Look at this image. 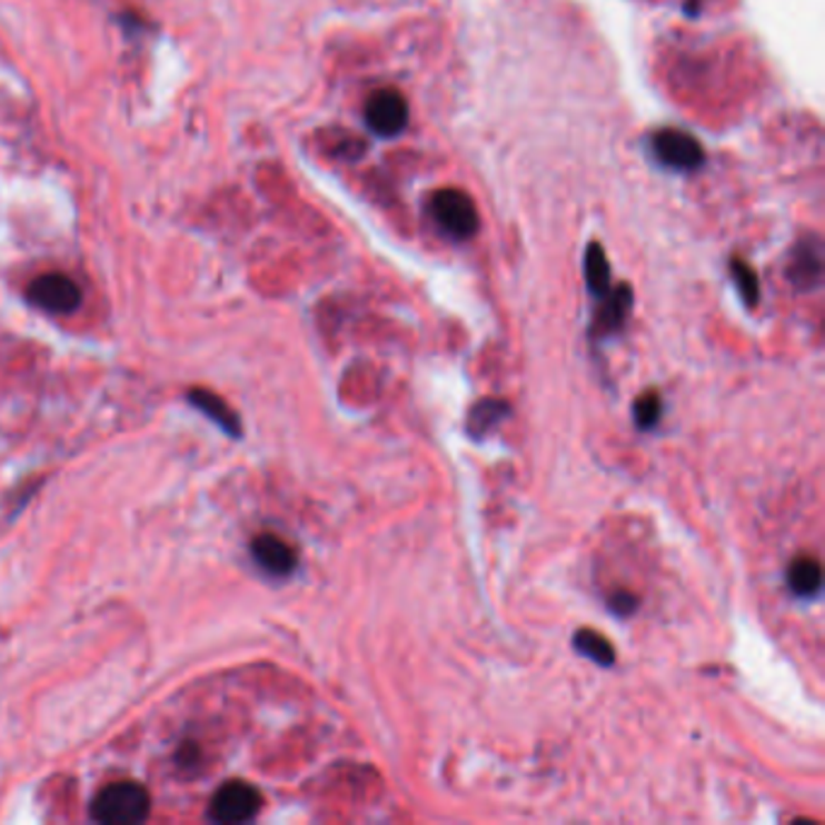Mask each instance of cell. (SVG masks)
<instances>
[{
	"label": "cell",
	"instance_id": "cell-17",
	"mask_svg": "<svg viewBox=\"0 0 825 825\" xmlns=\"http://www.w3.org/2000/svg\"><path fill=\"white\" fill-rule=\"evenodd\" d=\"M608 608L620 615V617H627V615H635V610L639 608V598L632 596L629 590H617V594H613L608 598Z\"/></svg>",
	"mask_w": 825,
	"mask_h": 825
},
{
	"label": "cell",
	"instance_id": "cell-7",
	"mask_svg": "<svg viewBox=\"0 0 825 825\" xmlns=\"http://www.w3.org/2000/svg\"><path fill=\"white\" fill-rule=\"evenodd\" d=\"M252 557L257 559L259 567L274 576H288L298 564L294 547L269 533L259 535V538L252 540Z\"/></svg>",
	"mask_w": 825,
	"mask_h": 825
},
{
	"label": "cell",
	"instance_id": "cell-8",
	"mask_svg": "<svg viewBox=\"0 0 825 825\" xmlns=\"http://www.w3.org/2000/svg\"><path fill=\"white\" fill-rule=\"evenodd\" d=\"M603 298H605V302H603L598 315H596L594 327H590V335H594L596 339L615 335L617 329H620L625 325L627 312L632 308V291H629V288L625 284L617 286L615 291L610 288V291L605 294Z\"/></svg>",
	"mask_w": 825,
	"mask_h": 825
},
{
	"label": "cell",
	"instance_id": "cell-4",
	"mask_svg": "<svg viewBox=\"0 0 825 825\" xmlns=\"http://www.w3.org/2000/svg\"><path fill=\"white\" fill-rule=\"evenodd\" d=\"M409 119L407 100L392 88H382L370 95L366 102V123L380 136L402 133Z\"/></svg>",
	"mask_w": 825,
	"mask_h": 825
},
{
	"label": "cell",
	"instance_id": "cell-10",
	"mask_svg": "<svg viewBox=\"0 0 825 825\" xmlns=\"http://www.w3.org/2000/svg\"><path fill=\"white\" fill-rule=\"evenodd\" d=\"M789 586L796 596L811 598L816 596L823 586L821 564L814 557H799L789 567Z\"/></svg>",
	"mask_w": 825,
	"mask_h": 825
},
{
	"label": "cell",
	"instance_id": "cell-3",
	"mask_svg": "<svg viewBox=\"0 0 825 825\" xmlns=\"http://www.w3.org/2000/svg\"><path fill=\"white\" fill-rule=\"evenodd\" d=\"M431 213L446 232L456 238H470L479 226L473 199L458 189H441L431 197Z\"/></svg>",
	"mask_w": 825,
	"mask_h": 825
},
{
	"label": "cell",
	"instance_id": "cell-9",
	"mask_svg": "<svg viewBox=\"0 0 825 825\" xmlns=\"http://www.w3.org/2000/svg\"><path fill=\"white\" fill-rule=\"evenodd\" d=\"M508 415H511V405L504 400H483L477 402L470 409V417H467V434H470L475 441L487 436L494 426L504 421Z\"/></svg>",
	"mask_w": 825,
	"mask_h": 825
},
{
	"label": "cell",
	"instance_id": "cell-2",
	"mask_svg": "<svg viewBox=\"0 0 825 825\" xmlns=\"http://www.w3.org/2000/svg\"><path fill=\"white\" fill-rule=\"evenodd\" d=\"M27 300L37 306L39 310H47L53 315H71L80 308V288L78 284L66 277V274H44L37 277L30 288H27Z\"/></svg>",
	"mask_w": 825,
	"mask_h": 825
},
{
	"label": "cell",
	"instance_id": "cell-12",
	"mask_svg": "<svg viewBox=\"0 0 825 825\" xmlns=\"http://www.w3.org/2000/svg\"><path fill=\"white\" fill-rule=\"evenodd\" d=\"M586 281H588L590 294H596L598 298H603L605 294L610 291V265H608V257H605L603 247L598 242L588 245Z\"/></svg>",
	"mask_w": 825,
	"mask_h": 825
},
{
	"label": "cell",
	"instance_id": "cell-5",
	"mask_svg": "<svg viewBox=\"0 0 825 825\" xmlns=\"http://www.w3.org/2000/svg\"><path fill=\"white\" fill-rule=\"evenodd\" d=\"M654 153L668 168L697 170L705 162V148L695 136L678 129H662L654 133Z\"/></svg>",
	"mask_w": 825,
	"mask_h": 825
},
{
	"label": "cell",
	"instance_id": "cell-11",
	"mask_svg": "<svg viewBox=\"0 0 825 825\" xmlns=\"http://www.w3.org/2000/svg\"><path fill=\"white\" fill-rule=\"evenodd\" d=\"M189 402L195 405V407H199L203 411V415H209L213 421L221 424L230 436H238L240 434L238 415L221 400V397H216V395L206 392V390H191L189 392Z\"/></svg>",
	"mask_w": 825,
	"mask_h": 825
},
{
	"label": "cell",
	"instance_id": "cell-15",
	"mask_svg": "<svg viewBox=\"0 0 825 825\" xmlns=\"http://www.w3.org/2000/svg\"><path fill=\"white\" fill-rule=\"evenodd\" d=\"M732 269H734V279H736V284H738L740 296H744L746 306L753 308L755 302H758V298H761L758 277H755V271H753L746 262H740V259H734Z\"/></svg>",
	"mask_w": 825,
	"mask_h": 825
},
{
	"label": "cell",
	"instance_id": "cell-13",
	"mask_svg": "<svg viewBox=\"0 0 825 825\" xmlns=\"http://www.w3.org/2000/svg\"><path fill=\"white\" fill-rule=\"evenodd\" d=\"M574 646H576V652L588 656L590 662H596L598 666H613L615 664L613 644L596 629H582L579 635L574 637Z\"/></svg>",
	"mask_w": 825,
	"mask_h": 825
},
{
	"label": "cell",
	"instance_id": "cell-6",
	"mask_svg": "<svg viewBox=\"0 0 825 825\" xmlns=\"http://www.w3.org/2000/svg\"><path fill=\"white\" fill-rule=\"evenodd\" d=\"M262 806V796L245 782H228V785L213 796L211 818L218 823H245L257 816Z\"/></svg>",
	"mask_w": 825,
	"mask_h": 825
},
{
	"label": "cell",
	"instance_id": "cell-1",
	"mask_svg": "<svg viewBox=\"0 0 825 825\" xmlns=\"http://www.w3.org/2000/svg\"><path fill=\"white\" fill-rule=\"evenodd\" d=\"M90 814L107 825H136L150 814V794L139 782H115L92 799Z\"/></svg>",
	"mask_w": 825,
	"mask_h": 825
},
{
	"label": "cell",
	"instance_id": "cell-14",
	"mask_svg": "<svg viewBox=\"0 0 825 825\" xmlns=\"http://www.w3.org/2000/svg\"><path fill=\"white\" fill-rule=\"evenodd\" d=\"M662 411H664L662 395H658L656 390L644 392L635 402V424L642 431H649L658 424V419H662Z\"/></svg>",
	"mask_w": 825,
	"mask_h": 825
},
{
	"label": "cell",
	"instance_id": "cell-16",
	"mask_svg": "<svg viewBox=\"0 0 825 825\" xmlns=\"http://www.w3.org/2000/svg\"><path fill=\"white\" fill-rule=\"evenodd\" d=\"M792 277L799 281L802 286H814L818 284L821 279V257H818V250L816 252H808L806 255H799L796 257V267L792 271Z\"/></svg>",
	"mask_w": 825,
	"mask_h": 825
}]
</instances>
